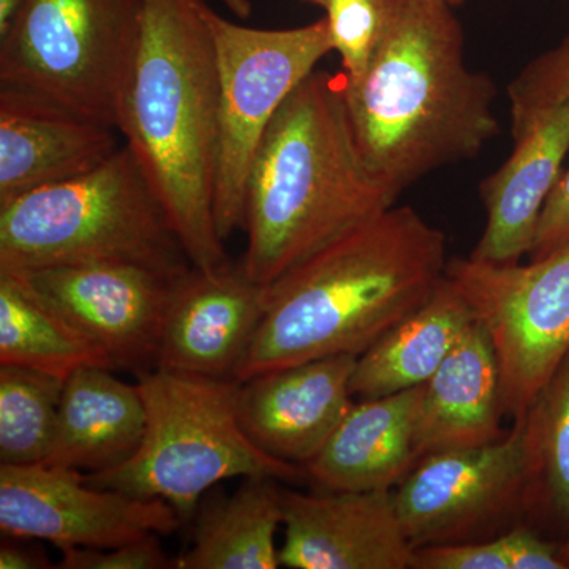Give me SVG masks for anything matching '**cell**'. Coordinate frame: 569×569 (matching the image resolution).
Masks as SVG:
<instances>
[{
	"label": "cell",
	"mask_w": 569,
	"mask_h": 569,
	"mask_svg": "<svg viewBox=\"0 0 569 569\" xmlns=\"http://www.w3.org/2000/svg\"><path fill=\"white\" fill-rule=\"evenodd\" d=\"M372 61L343 78L367 170L399 197L438 168L473 159L500 133L497 89L468 69L462 24L448 0H383Z\"/></svg>",
	"instance_id": "cell-1"
},
{
	"label": "cell",
	"mask_w": 569,
	"mask_h": 569,
	"mask_svg": "<svg viewBox=\"0 0 569 569\" xmlns=\"http://www.w3.org/2000/svg\"><path fill=\"white\" fill-rule=\"evenodd\" d=\"M447 236L389 208L266 287L236 381L326 356L359 358L417 312L447 276Z\"/></svg>",
	"instance_id": "cell-2"
},
{
	"label": "cell",
	"mask_w": 569,
	"mask_h": 569,
	"mask_svg": "<svg viewBox=\"0 0 569 569\" xmlns=\"http://www.w3.org/2000/svg\"><path fill=\"white\" fill-rule=\"evenodd\" d=\"M396 200L359 152L343 74L312 71L277 111L250 164L247 276L269 287Z\"/></svg>",
	"instance_id": "cell-3"
},
{
	"label": "cell",
	"mask_w": 569,
	"mask_h": 569,
	"mask_svg": "<svg viewBox=\"0 0 569 569\" xmlns=\"http://www.w3.org/2000/svg\"><path fill=\"white\" fill-rule=\"evenodd\" d=\"M204 0H142L137 59L118 132L126 138L190 263H227L216 224L220 78Z\"/></svg>",
	"instance_id": "cell-4"
},
{
	"label": "cell",
	"mask_w": 569,
	"mask_h": 569,
	"mask_svg": "<svg viewBox=\"0 0 569 569\" xmlns=\"http://www.w3.org/2000/svg\"><path fill=\"white\" fill-rule=\"evenodd\" d=\"M104 261L168 277L192 268L129 146L88 173L0 204V271Z\"/></svg>",
	"instance_id": "cell-5"
},
{
	"label": "cell",
	"mask_w": 569,
	"mask_h": 569,
	"mask_svg": "<svg viewBox=\"0 0 569 569\" xmlns=\"http://www.w3.org/2000/svg\"><path fill=\"white\" fill-rule=\"evenodd\" d=\"M137 385L146 410L140 448L122 466L86 473L92 486L167 501L183 522L224 479L309 478L305 467L271 458L246 436L236 411L239 381L233 378L153 367L140 372Z\"/></svg>",
	"instance_id": "cell-6"
},
{
	"label": "cell",
	"mask_w": 569,
	"mask_h": 569,
	"mask_svg": "<svg viewBox=\"0 0 569 569\" xmlns=\"http://www.w3.org/2000/svg\"><path fill=\"white\" fill-rule=\"evenodd\" d=\"M142 28V0H28L0 39V86L118 130Z\"/></svg>",
	"instance_id": "cell-7"
},
{
	"label": "cell",
	"mask_w": 569,
	"mask_h": 569,
	"mask_svg": "<svg viewBox=\"0 0 569 569\" xmlns=\"http://www.w3.org/2000/svg\"><path fill=\"white\" fill-rule=\"evenodd\" d=\"M220 78L216 224L227 241L244 227L247 176L269 123L290 93L332 51L325 18L293 29H252L203 3Z\"/></svg>",
	"instance_id": "cell-8"
},
{
	"label": "cell",
	"mask_w": 569,
	"mask_h": 569,
	"mask_svg": "<svg viewBox=\"0 0 569 569\" xmlns=\"http://www.w3.org/2000/svg\"><path fill=\"white\" fill-rule=\"evenodd\" d=\"M496 350L505 417L529 410L569 353V244L529 264L448 260Z\"/></svg>",
	"instance_id": "cell-9"
},
{
	"label": "cell",
	"mask_w": 569,
	"mask_h": 569,
	"mask_svg": "<svg viewBox=\"0 0 569 569\" xmlns=\"http://www.w3.org/2000/svg\"><path fill=\"white\" fill-rule=\"evenodd\" d=\"M527 455L522 419L482 447L419 459L395 489L397 515L411 548L477 541L526 511Z\"/></svg>",
	"instance_id": "cell-10"
},
{
	"label": "cell",
	"mask_w": 569,
	"mask_h": 569,
	"mask_svg": "<svg viewBox=\"0 0 569 569\" xmlns=\"http://www.w3.org/2000/svg\"><path fill=\"white\" fill-rule=\"evenodd\" d=\"M182 526L170 503L103 489L74 468L40 462L0 463V530L14 539H41L61 550L110 549Z\"/></svg>",
	"instance_id": "cell-11"
},
{
	"label": "cell",
	"mask_w": 569,
	"mask_h": 569,
	"mask_svg": "<svg viewBox=\"0 0 569 569\" xmlns=\"http://www.w3.org/2000/svg\"><path fill=\"white\" fill-rule=\"evenodd\" d=\"M2 272L103 351L114 369L140 373L156 367L164 309L178 277L111 261Z\"/></svg>",
	"instance_id": "cell-12"
},
{
	"label": "cell",
	"mask_w": 569,
	"mask_h": 569,
	"mask_svg": "<svg viewBox=\"0 0 569 569\" xmlns=\"http://www.w3.org/2000/svg\"><path fill=\"white\" fill-rule=\"evenodd\" d=\"M266 307V287L242 261L190 268L168 299L156 367L190 376L233 378L244 361Z\"/></svg>",
	"instance_id": "cell-13"
},
{
	"label": "cell",
	"mask_w": 569,
	"mask_h": 569,
	"mask_svg": "<svg viewBox=\"0 0 569 569\" xmlns=\"http://www.w3.org/2000/svg\"><path fill=\"white\" fill-rule=\"evenodd\" d=\"M280 567L411 569V548L397 515L395 490L283 489Z\"/></svg>",
	"instance_id": "cell-14"
},
{
	"label": "cell",
	"mask_w": 569,
	"mask_h": 569,
	"mask_svg": "<svg viewBox=\"0 0 569 569\" xmlns=\"http://www.w3.org/2000/svg\"><path fill=\"white\" fill-rule=\"evenodd\" d=\"M356 359L326 356L239 381L236 411L246 436L271 458L306 468L353 406Z\"/></svg>",
	"instance_id": "cell-15"
},
{
	"label": "cell",
	"mask_w": 569,
	"mask_h": 569,
	"mask_svg": "<svg viewBox=\"0 0 569 569\" xmlns=\"http://www.w3.org/2000/svg\"><path fill=\"white\" fill-rule=\"evenodd\" d=\"M118 130L36 93L0 86V204L110 159Z\"/></svg>",
	"instance_id": "cell-16"
},
{
	"label": "cell",
	"mask_w": 569,
	"mask_h": 569,
	"mask_svg": "<svg viewBox=\"0 0 569 569\" xmlns=\"http://www.w3.org/2000/svg\"><path fill=\"white\" fill-rule=\"evenodd\" d=\"M569 151V99L535 119L515 151L479 186L488 220L470 257L519 263L533 249L539 217L561 176Z\"/></svg>",
	"instance_id": "cell-17"
},
{
	"label": "cell",
	"mask_w": 569,
	"mask_h": 569,
	"mask_svg": "<svg viewBox=\"0 0 569 569\" xmlns=\"http://www.w3.org/2000/svg\"><path fill=\"white\" fill-rule=\"evenodd\" d=\"M500 369L492 340L475 320L436 373L421 385L415 449L432 452L475 448L507 436L501 429Z\"/></svg>",
	"instance_id": "cell-18"
},
{
	"label": "cell",
	"mask_w": 569,
	"mask_h": 569,
	"mask_svg": "<svg viewBox=\"0 0 569 569\" xmlns=\"http://www.w3.org/2000/svg\"><path fill=\"white\" fill-rule=\"evenodd\" d=\"M421 387L353 402L307 477L321 490H392L417 466L415 419Z\"/></svg>",
	"instance_id": "cell-19"
},
{
	"label": "cell",
	"mask_w": 569,
	"mask_h": 569,
	"mask_svg": "<svg viewBox=\"0 0 569 569\" xmlns=\"http://www.w3.org/2000/svg\"><path fill=\"white\" fill-rule=\"evenodd\" d=\"M146 430L144 402L138 385L112 369L86 366L63 383L50 456L44 462L100 473L127 462Z\"/></svg>",
	"instance_id": "cell-20"
},
{
	"label": "cell",
	"mask_w": 569,
	"mask_h": 569,
	"mask_svg": "<svg viewBox=\"0 0 569 569\" xmlns=\"http://www.w3.org/2000/svg\"><path fill=\"white\" fill-rule=\"evenodd\" d=\"M475 320L467 299L445 276L421 309L356 359L351 395L359 400L378 399L421 387Z\"/></svg>",
	"instance_id": "cell-21"
},
{
	"label": "cell",
	"mask_w": 569,
	"mask_h": 569,
	"mask_svg": "<svg viewBox=\"0 0 569 569\" xmlns=\"http://www.w3.org/2000/svg\"><path fill=\"white\" fill-rule=\"evenodd\" d=\"M283 526L279 479L244 478L231 497L211 498L198 511L192 541L176 569H277L276 533Z\"/></svg>",
	"instance_id": "cell-22"
},
{
	"label": "cell",
	"mask_w": 569,
	"mask_h": 569,
	"mask_svg": "<svg viewBox=\"0 0 569 569\" xmlns=\"http://www.w3.org/2000/svg\"><path fill=\"white\" fill-rule=\"evenodd\" d=\"M0 366L63 378L80 367L114 369L110 358L52 312L9 272L0 271Z\"/></svg>",
	"instance_id": "cell-23"
},
{
	"label": "cell",
	"mask_w": 569,
	"mask_h": 569,
	"mask_svg": "<svg viewBox=\"0 0 569 569\" xmlns=\"http://www.w3.org/2000/svg\"><path fill=\"white\" fill-rule=\"evenodd\" d=\"M526 437V511L569 535V353L520 417Z\"/></svg>",
	"instance_id": "cell-24"
},
{
	"label": "cell",
	"mask_w": 569,
	"mask_h": 569,
	"mask_svg": "<svg viewBox=\"0 0 569 569\" xmlns=\"http://www.w3.org/2000/svg\"><path fill=\"white\" fill-rule=\"evenodd\" d=\"M63 378L0 366V463L31 466L50 456Z\"/></svg>",
	"instance_id": "cell-25"
},
{
	"label": "cell",
	"mask_w": 569,
	"mask_h": 569,
	"mask_svg": "<svg viewBox=\"0 0 569 569\" xmlns=\"http://www.w3.org/2000/svg\"><path fill=\"white\" fill-rule=\"evenodd\" d=\"M325 11L332 51L340 56L343 78L355 81L372 61L385 22L383 0H305Z\"/></svg>",
	"instance_id": "cell-26"
},
{
	"label": "cell",
	"mask_w": 569,
	"mask_h": 569,
	"mask_svg": "<svg viewBox=\"0 0 569 569\" xmlns=\"http://www.w3.org/2000/svg\"><path fill=\"white\" fill-rule=\"evenodd\" d=\"M512 140H519L542 111L569 99V39L539 56L508 88Z\"/></svg>",
	"instance_id": "cell-27"
},
{
	"label": "cell",
	"mask_w": 569,
	"mask_h": 569,
	"mask_svg": "<svg viewBox=\"0 0 569 569\" xmlns=\"http://www.w3.org/2000/svg\"><path fill=\"white\" fill-rule=\"evenodd\" d=\"M59 569H176V559L164 552L160 535L123 542L110 549H63Z\"/></svg>",
	"instance_id": "cell-28"
},
{
	"label": "cell",
	"mask_w": 569,
	"mask_h": 569,
	"mask_svg": "<svg viewBox=\"0 0 569 569\" xmlns=\"http://www.w3.org/2000/svg\"><path fill=\"white\" fill-rule=\"evenodd\" d=\"M411 569H509L500 538L415 549Z\"/></svg>",
	"instance_id": "cell-29"
},
{
	"label": "cell",
	"mask_w": 569,
	"mask_h": 569,
	"mask_svg": "<svg viewBox=\"0 0 569 569\" xmlns=\"http://www.w3.org/2000/svg\"><path fill=\"white\" fill-rule=\"evenodd\" d=\"M569 244V168L550 192L541 217L530 260H541Z\"/></svg>",
	"instance_id": "cell-30"
},
{
	"label": "cell",
	"mask_w": 569,
	"mask_h": 569,
	"mask_svg": "<svg viewBox=\"0 0 569 569\" xmlns=\"http://www.w3.org/2000/svg\"><path fill=\"white\" fill-rule=\"evenodd\" d=\"M509 569H565L559 557V545L546 541L537 530L512 526L498 535Z\"/></svg>",
	"instance_id": "cell-31"
},
{
	"label": "cell",
	"mask_w": 569,
	"mask_h": 569,
	"mask_svg": "<svg viewBox=\"0 0 569 569\" xmlns=\"http://www.w3.org/2000/svg\"><path fill=\"white\" fill-rule=\"evenodd\" d=\"M0 568L2 569H43L52 568L50 560L28 546L20 542H3L0 548Z\"/></svg>",
	"instance_id": "cell-32"
},
{
	"label": "cell",
	"mask_w": 569,
	"mask_h": 569,
	"mask_svg": "<svg viewBox=\"0 0 569 569\" xmlns=\"http://www.w3.org/2000/svg\"><path fill=\"white\" fill-rule=\"evenodd\" d=\"M26 2L28 0H0V39L11 31Z\"/></svg>",
	"instance_id": "cell-33"
},
{
	"label": "cell",
	"mask_w": 569,
	"mask_h": 569,
	"mask_svg": "<svg viewBox=\"0 0 569 569\" xmlns=\"http://www.w3.org/2000/svg\"><path fill=\"white\" fill-rule=\"evenodd\" d=\"M222 2L234 17L241 18V20H247L250 13H252V3H250V0H222Z\"/></svg>",
	"instance_id": "cell-34"
},
{
	"label": "cell",
	"mask_w": 569,
	"mask_h": 569,
	"mask_svg": "<svg viewBox=\"0 0 569 569\" xmlns=\"http://www.w3.org/2000/svg\"><path fill=\"white\" fill-rule=\"evenodd\" d=\"M559 557L565 569H569V535L560 542Z\"/></svg>",
	"instance_id": "cell-35"
},
{
	"label": "cell",
	"mask_w": 569,
	"mask_h": 569,
	"mask_svg": "<svg viewBox=\"0 0 569 569\" xmlns=\"http://www.w3.org/2000/svg\"><path fill=\"white\" fill-rule=\"evenodd\" d=\"M449 3H451L452 7H459L462 6L466 0H448Z\"/></svg>",
	"instance_id": "cell-36"
}]
</instances>
